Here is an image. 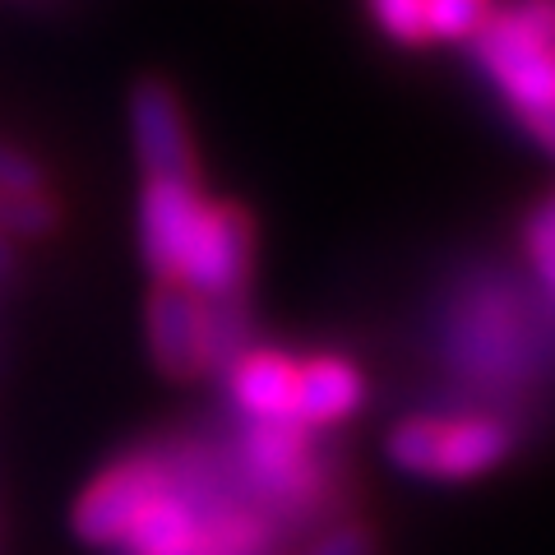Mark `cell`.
Instances as JSON below:
<instances>
[{
  "mask_svg": "<svg viewBox=\"0 0 555 555\" xmlns=\"http://www.w3.org/2000/svg\"><path fill=\"white\" fill-rule=\"evenodd\" d=\"M524 130L537 139V144H542L551 158H555V112H542V116H528L524 120Z\"/></svg>",
  "mask_w": 555,
  "mask_h": 555,
  "instance_id": "19",
  "label": "cell"
},
{
  "mask_svg": "<svg viewBox=\"0 0 555 555\" xmlns=\"http://www.w3.org/2000/svg\"><path fill=\"white\" fill-rule=\"evenodd\" d=\"M495 0H426V38L430 42H473L491 20Z\"/></svg>",
  "mask_w": 555,
  "mask_h": 555,
  "instance_id": "13",
  "label": "cell"
},
{
  "mask_svg": "<svg viewBox=\"0 0 555 555\" xmlns=\"http://www.w3.org/2000/svg\"><path fill=\"white\" fill-rule=\"evenodd\" d=\"M199 528H204L199 509L190 505V500L177 491V486L167 481L163 495L153 500V505L134 518V528L112 546V555H163V551H171V546L190 542V537H195Z\"/></svg>",
  "mask_w": 555,
  "mask_h": 555,
  "instance_id": "11",
  "label": "cell"
},
{
  "mask_svg": "<svg viewBox=\"0 0 555 555\" xmlns=\"http://www.w3.org/2000/svg\"><path fill=\"white\" fill-rule=\"evenodd\" d=\"M61 199L51 190H28V195H14V190H0V236L10 241H47L61 232Z\"/></svg>",
  "mask_w": 555,
  "mask_h": 555,
  "instance_id": "12",
  "label": "cell"
},
{
  "mask_svg": "<svg viewBox=\"0 0 555 555\" xmlns=\"http://www.w3.org/2000/svg\"><path fill=\"white\" fill-rule=\"evenodd\" d=\"M366 403V375L357 371V361L320 352L297 361V426L320 436V430L343 426L347 416H357Z\"/></svg>",
  "mask_w": 555,
  "mask_h": 555,
  "instance_id": "10",
  "label": "cell"
},
{
  "mask_svg": "<svg viewBox=\"0 0 555 555\" xmlns=\"http://www.w3.org/2000/svg\"><path fill=\"white\" fill-rule=\"evenodd\" d=\"M163 486H167V463L158 449H130V454H120L75 500V518H69L75 537L93 551H112L134 528V518L163 495Z\"/></svg>",
  "mask_w": 555,
  "mask_h": 555,
  "instance_id": "5",
  "label": "cell"
},
{
  "mask_svg": "<svg viewBox=\"0 0 555 555\" xmlns=\"http://www.w3.org/2000/svg\"><path fill=\"white\" fill-rule=\"evenodd\" d=\"M126 112H130L134 163L144 171V181H199L185 107H181V98L171 93L167 79L144 75L130 89Z\"/></svg>",
  "mask_w": 555,
  "mask_h": 555,
  "instance_id": "6",
  "label": "cell"
},
{
  "mask_svg": "<svg viewBox=\"0 0 555 555\" xmlns=\"http://www.w3.org/2000/svg\"><path fill=\"white\" fill-rule=\"evenodd\" d=\"M149 357L167 379H199L204 366V301L181 283H153L144 306Z\"/></svg>",
  "mask_w": 555,
  "mask_h": 555,
  "instance_id": "8",
  "label": "cell"
},
{
  "mask_svg": "<svg viewBox=\"0 0 555 555\" xmlns=\"http://www.w3.org/2000/svg\"><path fill=\"white\" fill-rule=\"evenodd\" d=\"M518 449V430L495 412H463L436 416L416 412L389 426L385 459L403 477L422 481H477L495 467H505Z\"/></svg>",
  "mask_w": 555,
  "mask_h": 555,
  "instance_id": "3",
  "label": "cell"
},
{
  "mask_svg": "<svg viewBox=\"0 0 555 555\" xmlns=\"http://www.w3.org/2000/svg\"><path fill=\"white\" fill-rule=\"evenodd\" d=\"M537 246H555V199L532 208V218L524 222V250H537Z\"/></svg>",
  "mask_w": 555,
  "mask_h": 555,
  "instance_id": "17",
  "label": "cell"
},
{
  "mask_svg": "<svg viewBox=\"0 0 555 555\" xmlns=\"http://www.w3.org/2000/svg\"><path fill=\"white\" fill-rule=\"evenodd\" d=\"M255 278V218L232 199H204L177 283L199 301H241Z\"/></svg>",
  "mask_w": 555,
  "mask_h": 555,
  "instance_id": "4",
  "label": "cell"
},
{
  "mask_svg": "<svg viewBox=\"0 0 555 555\" xmlns=\"http://www.w3.org/2000/svg\"><path fill=\"white\" fill-rule=\"evenodd\" d=\"M467 47L518 120L555 112V0H495Z\"/></svg>",
  "mask_w": 555,
  "mask_h": 555,
  "instance_id": "2",
  "label": "cell"
},
{
  "mask_svg": "<svg viewBox=\"0 0 555 555\" xmlns=\"http://www.w3.org/2000/svg\"><path fill=\"white\" fill-rule=\"evenodd\" d=\"M0 190L28 195V190H47V171L38 158H28L24 149H14L0 139Z\"/></svg>",
  "mask_w": 555,
  "mask_h": 555,
  "instance_id": "16",
  "label": "cell"
},
{
  "mask_svg": "<svg viewBox=\"0 0 555 555\" xmlns=\"http://www.w3.org/2000/svg\"><path fill=\"white\" fill-rule=\"evenodd\" d=\"M199 181H144L139 190V255L153 283H177L190 232L204 214Z\"/></svg>",
  "mask_w": 555,
  "mask_h": 555,
  "instance_id": "7",
  "label": "cell"
},
{
  "mask_svg": "<svg viewBox=\"0 0 555 555\" xmlns=\"http://www.w3.org/2000/svg\"><path fill=\"white\" fill-rule=\"evenodd\" d=\"M371 10V24L379 28V38L416 51V47H430L426 38V0H366Z\"/></svg>",
  "mask_w": 555,
  "mask_h": 555,
  "instance_id": "14",
  "label": "cell"
},
{
  "mask_svg": "<svg viewBox=\"0 0 555 555\" xmlns=\"http://www.w3.org/2000/svg\"><path fill=\"white\" fill-rule=\"evenodd\" d=\"M532 320L518 287L477 273L449 292L440 315V357L459 379L477 389H518L532 366Z\"/></svg>",
  "mask_w": 555,
  "mask_h": 555,
  "instance_id": "1",
  "label": "cell"
},
{
  "mask_svg": "<svg viewBox=\"0 0 555 555\" xmlns=\"http://www.w3.org/2000/svg\"><path fill=\"white\" fill-rule=\"evenodd\" d=\"M528 259H532V269H537V278H542L546 297L555 301V246H537V250H528Z\"/></svg>",
  "mask_w": 555,
  "mask_h": 555,
  "instance_id": "18",
  "label": "cell"
},
{
  "mask_svg": "<svg viewBox=\"0 0 555 555\" xmlns=\"http://www.w3.org/2000/svg\"><path fill=\"white\" fill-rule=\"evenodd\" d=\"M375 551H379V542L366 524H334V528H324L315 542L301 546V555H375Z\"/></svg>",
  "mask_w": 555,
  "mask_h": 555,
  "instance_id": "15",
  "label": "cell"
},
{
  "mask_svg": "<svg viewBox=\"0 0 555 555\" xmlns=\"http://www.w3.org/2000/svg\"><path fill=\"white\" fill-rule=\"evenodd\" d=\"M14 259H20V255H14V246H10L5 236H0V278H10V273H14Z\"/></svg>",
  "mask_w": 555,
  "mask_h": 555,
  "instance_id": "20",
  "label": "cell"
},
{
  "mask_svg": "<svg viewBox=\"0 0 555 555\" xmlns=\"http://www.w3.org/2000/svg\"><path fill=\"white\" fill-rule=\"evenodd\" d=\"M218 379L241 422L297 426V357L255 343Z\"/></svg>",
  "mask_w": 555,
  "mask_h": 555,
  "instance_id": "9",
  "label": "cell"
}]
</instances>
